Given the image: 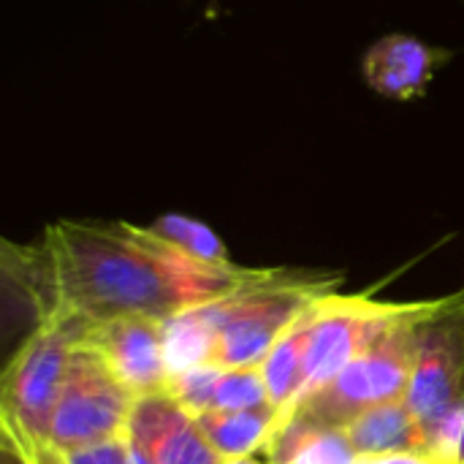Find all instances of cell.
<instances>
[{
	"label": "cell",
	"instance_id": "cell-2",
	"mask_svg": "<svg viewBox=\"0 0 464 464\" xmlns=\"http://www.w3.org/2000/svg\"><path fill=\"white\" fill-rule=\"evenodd\" d=\"M432 304L435 302L394 304V310L381 321V326L343 367V372L324 389L304 397L291 413L277 419V424L294 421L310 430H345L362 413L386 402L405 400L421 326Z\"/></svg>",
	"mask_w": 464,
	"mask_h": 464
},
{
	"label": "cell",
	"instance_id": "cell-6",
	"mask_svg": "<svg viewBox=\"0 0 464 464\" xmlns=\"http://www.w3.org/2000/svg\"><path fill=\"white\" fill-rule=\"evenodd\" d=\"M405 402L430 443L446 421L464 413V288L435 299L421 326Z\"/></svg>",
	"mask_w": 464,
	"mask_h": 464
},
{
	"label": "cell",
	"instance_id": "cell-19",
	"mask_svg": "<svg viewBox=\"0 0 464 464\" xmlns=\"http://www.w3.org/2000/svg\"><path fill=\"white\" fill-rule=\"evenodd\" d=\"M430 451L449 464H464V413L446 421L430 443Z\"/></svg>",
	"mask_w": 464,
	"mask_h": 464
},
{
	"label": "cell",
	"instance_id": "cell-10",
	"mask_svg": "<svg viewBox=\"0 0 464 464\" xmlns=\"http://www.w3.org/2000/svg\"><path fill=\"white\" fill-rule=\"evenodd\" d=\"M128 440L150 454L155 464H223L196 419L171 397L155 394L136 402Z\"/></svg>",
	"mask_w": 464,
	"mask_h": 464
},
{
	"label": "cell",
	"instance_id": "cell-22",
	"mask_svg": "<svg viewBox=\"0 0 464 464\" xmlns=\"http://www.w3.org/2000/svg\"><path fill=\"white\" fill-rule=\"evenodd\" d=\"M223 464H272L266 457L264 459H256V457H239V459H226Z\"/></svg>",
	"mask_w": 464,
	"mask_h": 464
},
{
	"label": "cell",
	"instance_id": "cell-9",
	"mask_svg": "<svg viewBox=\"0 0 464 464\" xmlns=\"http://www.w3.org/2000/svg\"><path fill=\"white\" fill-rule=\"evenodd\" d=\"M454 60V49L432 46L416 35L392 33L362 54V76L370 90L392 101L421 98L435 73Z\"/></svg>",
	"mask_w": 464,
	"mask_h": 464
},
{
	"label": "cell",
	"instance_id": "cell-15",
	"mask_svg": "<svg viewBox=\"0 0 464 464\" xmlns=\"http://www.w3.org/2000/svg\"><path fill=\"white\" fill-rule=\"evenodd\" d=\"M144 231L155 239H160L163 245L179 250L182 256L201 261V264H212V266H228V250L223 245V239L201 220H193L188 215H160L155 223L144 226Z\"/></svg>",
	"mask_w": 464,
	"mask_h": 464
},
{
	"label": "cell",
	"instance_id": "cell-18",
	"mask_svg": "<svg viewBox=\"0 0 464 464\" xmlns=\"http://www.w3.org/2000/svg\"><path fill=\"white\" fill-rule=\"evenodd\" d=\"M68 464H133L130 457V443H128V432L120 438H109L103 443L87 446V449H76L63 454Z\"/></svg>",
	"mask_w": 464,
	"mask_h": 464
},
{
	"label": "cell",
	"instance_id": "cell-3",
	"mask_svg": "<svg viewBox=\"0 0 464 464\" xmlns=\"http://www.w3.org/2000/svg\"><path fill=\"white\" fill-rule=\"evenodd\" d=\"M340 275H307L275 269L269 277L234 291L226 299L201 304V315L212 332L209 364L261 367L277 340L324 296L334 294Z\"/></svg>",
	"mask_w": 464,
	"mask_h": 464
},
{
	"label": "cell",
	"instance_id": "cell-21",
	"mask_svg": "<svg viewBox=\"0 0 464 464\" xmlns=\"http://www.w3.org/2000/svg\"><path fill=\"white\" fill-rule=\"evenodd\" d=\"M30 464H68V462H65V457H63V454H57L54 449L44 446V449L30 459Z\"/></svg>",
	"mask_w": 464,
	"mask_h": 464
},
{
	"label": "cell",
	"instance_id": "cell-13",
	"mask_svg": "<svg viewBox=\"0 0 464 464\" xmlns=\"http://www.w3.org/2000/svg\"><path fill=\"white\" fill-rule=\"evenodd\" d=\"M196 424L223 459H239L264 451L269 435L275 432L277 411H207L196 416Z\"/></svg>",
	"mask_w": 464,
	"mask_h": 464
},
{
	"label": "cell",
	"instance_id": "cell-14",
	"mask_svg": "<svg viewBox=\"0 0 464 464\" xmlns=\"http://www.w3.org/2000/svg\"><path fill=\"white\" fill-rule=\"evenodd\" d=\"M315 304L277 340V345L272 348V353L261 364L266 392H269V402L277 411V419L285 416L302 394V362H304V345H307V334L313 326Z\"/></svg>",
	"mask_w": 464,
	"mask_h": 464
},
{
	"label": "cell",
	"instance_id": "cell-4",
	"mask_svg": "<svg viewBox=\"0 0 464 464\" xmlns=\"http://www.w3.org/2000/svg\"><path fill=\"white\" fill-rule=\"evenodd\" d=\"M87 326L90 318L57 310L46 321L35 324V329L27 334L3 372V443L22 454L27 462L49 440V424L60 397V386Z\"/></svg>",
	"mask_w": 464,
	"mask_h": 464
},
{
	"label": "cell",
	"instance_id": "cell-20",
	"mask_svg": "<svg viewBox=\"0 0 464 464\" xmlns=\"http://www.w3.org/2000/svg\"><path fill=\"white\" fill-rule=\"evenodd\" d=\"M359 464H449L432 451H411V454H392V457H372L359 459Z\"/></svg>",
	"mask_w": 464,
	"mask_h": 464
},
{
	"label": "cell",
	"instance_id": "cell-8",
	"mask_svg": "<svg viewBox=\"0 0 464 464\" xmlns=\"http://www.w3.org/2000/svg\"><path fill=\"white\" fill-rule=\"evenodd\" d=\"M84 345L101 353L114 378L136 397L169 394V364L163 353V321L155 318H111L90 321Z\"/></svg>",
	"mask_w": 464,
	"mask_h": 464
},
{
	"label": "cell",
	"instance_id": "cell-17",
	"mask_svg": "<svg viewBox=\"0 0 464 464\" xmlns=\"http://www.w3.org/2000/svg\"><path fill=\"white\" fill-rule=\"evenodd\" d=\"M220 372H223V367H215V364H198V367L174 372L169 378V394L196 419L198 413L212 411L215 386H218Z\"/></svg>",
	"mask_w": 464,
	"mask_h": 464
},
{
	"label": "cell",
	"instance_id": "cell-7",
	"mask_svg": "<svg viewBox=\"0 0 464 464\" xmlns=\"http://www.w3.org/2000/svg\"><path fill=\"white\" fill-rule=\"evenodd\" d=\"M392 310L394 304L375 302L370 294L345 296L334 291L324 296L315 304L313 326L307 334L304 362H302V394L296 405L313 392L324 389L332 378H337Z\"/></svg>",
	"mask_w": 464,
	"mask_h": 464
},
{
	"label": "cell",
	"instance_id": "cell-1",
	"mask_svg": "<svg viewBox=\"0 0 464 464\" xmlns=\"http://www.w3.org/2000/svg\"><path fill=\"white\" fill-rule=\"evenodd\" d=\"M57 310L90 321H169L190 307L231 296L275 269L212 266L182 256L130 223L60 220L46 228Z\"/></svg>",
	"mask_w": 464,
	"mask_h": 464
},
{
	"label": "cell",
	"instance_id": "cell-5",
	"mask_svg": "<svg viewBox=\"0 0 464 464\" xmlns=\"http://www.w3.org/2000/svg\"><path fill=\"white\" fill-rule=\"evenodd\" d=\"M136 397L114 378L98 351L79 343L49 424L46 446L57 454L87 449L128 432Z\"/></svg>",
	"mask_w": 464,
	"mask_h": 464
},
{
	"label": "cell",
	"instance_id": "cell-12",
	"mask_svg": "<svg viewBox=\"0 0 464 464\" xmlns=\"http://www.w3.org/2000/svg\"><path fill=\"white\" fill-rule=\"evenodd\" d=\"M264 457L272 464H359L343 430H310L294 421L275 427Z\"/></svg>",
	"mask_w": 464,
	"mask_h": 464
},
{
	"label": "cell",
	"instance_id": "cell-11",
	"mask_svg": "<svg viewBox=\"0 0 464 464\" xmlns=\"http://www.w3.org/2000/svg\"><path fill=\"white\" fill-rule=\"evenodd\" d=\"M343 432L359 459L430 451V438L405 400L386 402L362 413Z\"/></svg>",
	"mask_w": 464,
	"mask_h": 464
},
{
	"label": "cell",
	"instance_id": "cell-16",
	"mask_svg": "<svg viewBox=\"0 0 464 464\" xmlns=\"http://www.w3.org/2000/svg\"><path fill=\"white\" fill-rule=\"evenodd\" d=\"M258 408H272L264 370L261 367L223 370L215 386L212 411H258Z\"/></svg>",
	"mask_w": 464,
	"mask_h": 464
}]
</instances>
